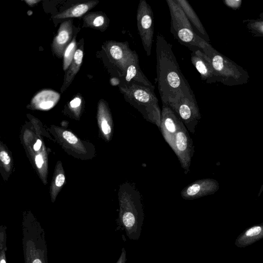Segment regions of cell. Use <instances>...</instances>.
I'll list each match as a JSON object with an SVG mask.
<instances>
[{
	"instance_id": "obj_16",
	"label": "cell",
	"mask_w": 263,
	"mask_h": 263,
	"mask_svg": "<svg viewBox=\"0 0 263 263\" xmlns=\"http://www.w3.org/2000/svg\"><path fill=\"white\" fill-rule=\"evenodd\" d=\"M262 238H263V222L245 229L237 237L235 245L239 248H245Z\"/></svg>"
},
{
	"instance_id": "obj_19",
	"label": "cell",
	"mask_w": 263,
	"mask_h": 263,
	"mask_svg": "<svg viewBox=\"0 0 263 263\" xmlns=\"http://www.w3.org/2000/svg\"><path fill=\"white\" fill-rule=\"evenodd\" d=\"M175 1L180 6L189 21L204 37V40L208 42L210 41L209 37L199 18L191 5L186 0Z\"/></svg>"
},
{
	"instance_id": "obj_10",
	"label": "cell",
	"mask_w": 263,
	"mask_h": 263,
	"mask_svg": "<svg viewBox=\"0 0 263 263\" xmlns=\"http://www.w3.org/2000/svg\"><path fill=\"white\" fill-rule=\"evenodd\" d=\"M168 107L178 115L188 131L194 134L201 117L196 98L185 97Z\"/></svg>"
},
{
	"instance_id": "obj_1",
	"label": "cell",
	"mask_w": 263,
	"mask_h": 263,
	"mask_svg": "<svg viewBox=\"0 0 263 263\" xmlns=\"http://www.w3.org/2000/svg\"><path fill=\"white\" fill-rule=\"evenodd\" d=\"M156 45L157 82L162 104L170 106L184 97L195 98L181 72L172 45L160 33Z\"/></svg>"
},
{
	"instance_id": "obj_34",
	"label": "cell",
	"mask_w": 263,
	"mask_h": 263,
	"mask_svg": "<svg viewBox=\"0 0 263 263\" xmlns=\"http://www.w3.org/2000/svg\"><path fill=\"white\" fill-rule=\"evenodd\" d=\"M40 1H36V0H26L25 1V2L28 5L30 6H32L36 4H37L39 2H40Z\"/></svg>"
},
{
	"instance_id": "obj_28",
	"label": "cell",
	"mask_w": 263,
	"mask_h": 263,
	"mask_svg": "<svg viewBox=\"0 0 263 263\" xmlns=\"http://www.w3.org/2000/svg\"><path fill=\"white\" fill-rule=\"evenodd\" d=\"M81 99L79 96H77L70 102L69 105L72 108H77L81 106Z\"/></svg>"
},
{
	"instance_id": "obj_11",
	"label": "cell",
	"mask_w": 263,
	"mask_h": 263,
	"mask_svg": "<svg viewBox=\"0 0 263 263\" xmlns=\"http://www.w3.org/2000/svg\"><path fill=\"white\" fill-rule=\"evenodd\" d=\"M219 189V183L215 179L204 178L197 180L183 189L180 193L185 200H194L215 193Z\"/></svg>"
},
{
	"instance_id": "obj_27",
	"label": "cell",
	"mask_w": 263,
	"mask_h": 263,
	"mask_svg": "<svg viewBox=\"0 0 263 263\" xmlns=\"http://www.w3.org/2000/svg\"><path fill=\"white\" fill-rule=\"evenodd\" d=\"M225 4L233 9H238L240 6L242 1L240 0H225Z\"/></svg>"
},
{
	"instance_id": "obj_8",
	"label": "cell",
	"mask_w": 263,
	"mask_h": 263,
	"mask_svg": "<svg viewBox=\"0 0 263 263\" xmlns=\"http://www.w3.org/2000/svg\"><path fill=\"white\" fill-rule=\"evenodd\" d=\"M136 16L137 29L142 45L147 56H149L154 34V20L151 7L146 1H140Z\"/></svg>"
},
{
	"instance_id": "obj_30",
	"label": "cell",
	"mask_w": 263,
	"mask_h": 263,
	"mask_svg": "<svg viewBox=\"0 0 263 263\" xmlns=\"http://www.w3.org/2000/svg\"><path fill=\"white\" fill-rule=\"evenodd\" d=\"M65 176L63 174H60L57 176L55 179V183L57 186H61L65 181Z\"/></svg>"
},
{
	"instance_id": "obj_35",
	"label": "cell",
	"mask_w": 263,
	"mask_h": 263,
	"mask_svg": "<svg viewBox=\"0 0 263 263\" xmlns=\"http://www.w3.org/2000/svg\"><path fill=\"white\" fill-rule=\"evenodd\" d=\"M263 191V184L261 186V188L260 189L259 192L258 193V196H259L261 193V192Z\"/></svg>"
},
{
	"instance_id": "obj_31",
	"label": "cell",
	"mask_w": 263,
	"mask_h": 263,
	"mask_svg": "<svg viewBox=\"0 0 263 263\" xmlns=\"http://www.w3.org/2000/svg\"><path fill=\"white\" fill-rule=\"evenodd\" d=\"M110 84L112 86H118L121 85V82L120 79L118 77H114L110 79Z\"/></svg>"
},
{
	"instance_id": "obj_13",
	"label": "cell",
	"mask_w": 263,
	"mask_h": 263,
	"mask_svg": "<svg viewBox=\"0 0 263 263\" xmlns=\"http://www.w3.org/2000/svg\"><path fill=\"white\" fill-rule=\"evenodd\" d=\"M191 62L200 74L202 80L207 83L218 82L217 77L212 66L209 58L201 50L192 51Z\"/></svg>"
},
{
	"instance_id": "obj_20",
	"label": "cell",
	"mask_w": 263,
	"mask_h": 263,
	"mask_svg": "<svg viewBox=\"0 0 263 263\" xmlns=\"http://www.w3.org/2000/svg\"><path fill=\"white\" fill-rule=\"evenodd\" d=\"M83 57V51L81 48L77 49L73 60L67 69L66 73L64 83L61 90L63 91L71 84L74 77L79 71Z\"/></svg>"
},
{
	"instance_id": "obj_12",
	"label": "cell",
	"mask_w": 263,
	"mask_h": 263,
	"mask_svg": "<svg viewBox=\"0 0 263 263\" xmlns=\"http://www.w3.org/2000/svg\"><path fill=\"white\" fill-rule=\"evenodd\" d=\"M182 123L178 115L170 107L162 105L159 129L170 146Z\"/></svg>"
},
{
	"instance_id": "obj_18",
	"label": "cell",
	"mask_w": 263,
	"mask_h": 263,
	"mask_svg": "<svg viewBox=\"0 0 263 263\" xmlns=\"http://www.w3.org/2000/svg\"><path fill=\"white\" fill-rule=\"evenodd\" d=\"M98 3V1H93L78 4L58 13L53 18L63 19L80 17L93 8Z\"/></svg>"
},
{
	"instance_id": "obj_6",
	"label": "cell",
	"mask_w": 263,
	"mask_h": 263,
	"mask_svg": "<svg viewBox=\"0 0 263 263\" xmlns=\"http://www.w3.org/2000/svg\"><path fill=\"white\" fill-rule=\"evenodd\" d=\"M25 263H47L45 233L37 223L25 224L23 228Z\"/></svg>"
},
{
	"instance_id": "obj_26",
	"label": "cell",
	"mask_w": 263,
	"mask_h": 263,
	"mask_svg": "<svg viewBox=\"0 0 263 263\" xmlns=\"http://www.w3.org/2000/svg\"><path fill=\"white\" fill-rule=\"evenodd\" d=\"M63 136L70 144H75L78 141V138L70 132L64 131Z\"/></svg>"
},
{
	"instance_id": "obj_25",
	"label": "cell",
	"mask_w": 263,
	"mask_h": 263,
	"mask_svg": "<svg viewBox=\"0 0 263 263\" xmlns=\"http://www.w3.org/2000/svg\"><path fill=\"white\" fill-rule=\"evenodd\" d=\"M5 228H1L0 233V263H6V254L5 252L6 250V236Z\"/></svg>"
},
{
	"instance_id": "obj_2",
	"label": "cell",
	"mask_w": 263,
	"mask_h": 263,
	"mask_svg": "<svg viewBox=\"0 0 263 263\" xmlns=\"http://www.w3.org/2000/svg\"><path fill=\"white\" fill-rule=\"evenodd\" d=\"M120 191L119 224L129 239L138 240L144 219L142 197L131 182L123 184Z\"/></svg>"
},
{
	"instance_id": "obj_24",
	"label": "cell",
	"mask_w": 263,
	"mask_h": 263,
	"mask_svg": "<svg viewBox=\"0 0 263 263\" xmlns=\"http://www.w3.org/2000/svg\"><path fill=\"white\" fill-rule=\"evenodd\" d=\"M247 27L252 33L263 35V20H251L247 23Z\"/></svg>"
},
{
	"instance_id": "obj_9",
	"label": "cell",
	"mask_w": 263,
	"mask_h": 263,
	"mask_svg": "<svg viewBox=\"0 0 263 263\" xmlns=\"http://www.w3.org/2000/svg\"><path fill=\"white\" fill-rule=\"evenodd\" d=\"M170 147L177 156L185 174L190 172L194 146L188 130L183 123L174 136Z\"/></svg>"
},
{
	"instance_id": "obj_15",
	"label": "cell",
	"mask_w": 263,
	"mask_h": 263,
	"mask_svg": "<svg viewBox=\"0 0 263 263\" xmlns=\"http://www.w3.org/2000/svg\"><path fill=\"white\" fill-rule=\"evenodd\" d=\"M119 78L121 82L120 85L135 84L155 89V87L140 69L139 60L130 64L128 66L124 75Z\"/></svg>"
},
{
	"instance_id": "obj_7",
	"label": "cell",
	"mask_w": 263,
	"mask_h": 263,
	"mask_svg": "<svg viewBox=\"0 0 263 263\" xmlns=\"http://www.w3.org/2000/svg\"><path fill=\"white\" fill-rule=\"evenodd\" d=\"M109 62L116 69L119 78L122 77L128 66L139 60L135 50H132L127 42L107 41L102 46Z\"/></svg>"
},
{
	"instance_id": "obj_29",
	"label": "cell",
	"mask_w": 263,
	"mask_h": 263,
	"mask_svg": "<svg viewBox=\"0 0 263 263\" xmlns=\"http://www.w3.org/2000/svg\"><path fill=\"white\" fill-rule=\"evenodd\" d=\"M0 159L5 164H8L10 162V158L8 154L4 151L0 153Z\"/></svg>"
},
{
	"instance_id": "obj_17",
	"label": "cell",
	"mask_w": 263,
	"mask_h": 263,
	"mask_svg": "<svg viewBox=\"0 0 263 263\" xmlns=\"http://www.w3.org/2000/svg\"><path fill=\"white\" fill-rule=\"evenodd\" d=\"M60 94L50 89H45L37 92L32 98L31 103L43 110L52 108L58 101Z\"/></svg>"
},
{
	"instance_id": "obj_36",
	"label": "cell",
	"mask_w": 263,
	"mask_h": 263,
	"mask_svg": "<svg viewBox=\"0 0 263 263\" xmlns=\"http://www.w3.org/2000/svg\"><path fill=\"white\" fill-rule=\"evenodd\" d=\"M32 13H33L32 11L31 10L28 11V12H27V14L29 15H31L32 14Z\"/></svg>"
},
{
	"instance_id": "obj_23",
	"label": "cell",
	"mask_w": 263,
	"mask_h": 263,
	"mask_svg": "<svg viewBox=\"0 0 263 263\" xmlns=\"http://www.w3.org/2000/svg\"><path fill=\"white\" fill-rule=\"evenodd\" d=\"M76 50V38L73 37L65 49L64 53L63 66L64 70L65 71L69 68L73 60Z\"/></svg>"
},
{
	"instance_id": "obj_3",
	"label": "cell",
	"mask_w": 263,
	"mask_h": 263,
	"mask_svg": "<svg viewBox=\"0 0 263 263\" xmlns=\"http://www.w3.org/2000/svg\"><path fill=\"white\" fill-rule=\"evenodd\" d=\"M119 88L125 101L139 111L144 119L159 128L161 110L154 90L135 84L120 85Z\"/></svg>"
},
{
	"instance_id": "obj_33",
	"label": "cell",
	"mask_w": 263,
	"mask_h": 263,
	"mask_svg": "<svg viewBox=\"0 0 263 263\" xmlns=\"http://www.w3.org/2000/svg\"><path fill=\"white\" fill-rule=\"evenodd\" d=\"M42 145V142L40 140H37L36 143L34 144L33 148L35 151L40 149Z\"/></svg>"
},
{
	"instance_id": "obj_5",
	"label": "cell",
	"mask_w": 263,
	"mask_h": 263,
	"mask_svg": "<svg viewBox=\"0 0 263 263\" xmlns=\"http://www.w3.org/2000/svg\"><path fill=\"white\" fill-rule=\"evenodd\" d=\"M210 59L212 66L217 77L218 82L228 86L247 83L248 72L241 67L216 51L209 44L202 51Z\"/></svg>"
},
{
	"instance_id": "obj_32",
	"label": "cell",
	"mask_w": 263,
	"mask_h": 263,
	"mask_svg": "<svg viewBox=\"0 0 263 263\" xmlns=\"http://www.w3.org/2000/svg\"><path fill=\"white\" fill-rule=\"evenodd\" d=\"M35 161L36 166L39 168H41L44 163L42 156L41 155H37L35 157Z\"/></svg>"
},
{
	"instance_id": "obj_22",
	"label": "cell",
	"mask_w": 263,
	"mask_h": 263,
	"mask_svg": "<svg viewBox=\"0 0 263 263\" xmlns=\"http://www.w3.org/2000/svg\"><path fill=\"white\" fill-rule=\"evenodd\" d=\"M84 23L87 27L105 29L108 26V19L103 13H91L85 16Z\"/></svg>"
},
{
	"instance_id": "obj_4",
	"label": "cell",
	"mask_w": 263,
	"mask_h": 263,
	"mask_svg": "<svg viewBox=\"0 0 263 263\" xmlns=\"http://www.w3.org/2000/svg\"><path fill=\"white\" fill-rule=\"evenodd\" d=\"M171 16V32L174 38L192 51H202L209 43L194 31L184 12L175 0H166Z\"/></svg>"
},
{
	"instance_id": "obj_14",
	"label": "cell",
	"mask_w": 263,
	"mask_h": 263,
	"mask_svg": "<svg viewBox=\"0 0 263 263\" xmlns=\"http://www.w3.org/2000/svg\"><path fill=\"white\" fill-rule=\"evenodd\" d=\"M72 25L71 20L63 22L60 25L57 35L53 39L52 49L55 55L59 58L63 57L65 49L72 41Z\"/></svg>"
},
{
	"instance_id": "obj_21",
	"label": "cell",
	"mask_w": 263,
	"mask_h": 263,
	"mask_svg": "<svg viewBox=\"0 0 263 263\" xmlns=\"http://www.w3.org/2000/svg\"><path fill=\"white\" fill-rule=\"evenodd\" d=\"M98 111L102 132L105 135H110L112 132L111 118L107 104L103 100L98 104Z\"/></svg>"
}]
</instances>
